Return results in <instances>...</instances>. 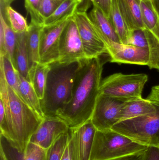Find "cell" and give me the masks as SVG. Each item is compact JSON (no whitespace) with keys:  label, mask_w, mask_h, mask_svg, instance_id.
Returning <instances> with one entry per match:
<instances>
[{"label":"cell","mask_w":159,"mask_h":160,"mask_svg":"<svg viewBox=\"0 0 159 160\" xmlns=\"http://www.w3.org/2000/svg\"><path fill=\"white\" fill-rule=\"evenodd\" d=\"M88 15L106 47L114 42L121 43L110 19L101 9L93 6Z\"/></svg>","instance_id":"9a60e30c"},{"label":"cell","mask_w":159,"mask_h":160,"mask_svg":"<svg viewBox=\"0 0 159 160\" xmlns=\"http://www.w3.org/2000/svg\"><path fill=\"white\" fill-rule=\"evenodd\" d=\"M116 1L121 15L130 32L145 29L142 20L140 0Z\"/></svg>","instance_id":"e0dca14e"},{"label":"cell","mask_w":159,"mask_h":160,"mask_svg":"<svg viewBox=\"0 0 159 160\" xmlns=\"http://www.w3.org/2000/svg\"><path fill=\"white\" fill-rule=\"evenodd\" d=\"M42 1L24 0V6L27 12L30 16L31 22L44 25V22L40 16V9Z\"/></svg>","instance_id":"f546056e"},{"label":"cell","mask_w":159,"mask_h":160,"mask_svg":"<svg viewBox=\"0 0 159 160\" xmlns=\"http://www.w3.org/2000/svg\"><path fill=\"white\" fill-rule=\"evenodd\" d=\"M146 35L150 52V60L147 66L150 69H156L159 71V42L147 30Z\"/></svg>","instance_id":"f1b7e54d"},{"label":"cell","mask_w":159,"mask_h":160,"mask_svg":"<svg viewBox=\"0 0 159 160\" xmlns=\"http://www.w3.org/2000/svg\"><path fill=\"white\" fill-rule=\"evenodd\" d=\"M64 0H42L40 9V16L44 21L50 16Z\"/></svg>","instance_id":"1f68e13d"},{"label":"cell","mask_w":159,"mask_h":160,"mask_svg":"<svg viewBox=\"0 0 159 160\" xmlns=\"http://www.w3.org/2000/svg\"><path fill=\"white\" fill-rule=\"evenodd\" d=\"M49 69V64L38 62L34 65L29 70V81L32 85L40 100L44 98Z\"/></svg>","instance_id":"ffe728a7"},{"label":"cell","mask_w":159,"mask_h":160,"mask_svg":"<svg viewBox=\"0 0 159 160\" xmlns=\"http://www.w3.org/2000/svg\"><path fill=\"white\" fill-rule=\"evenodd\" d=\"M147 99L152 102L159 103V85L152 87Z\"/></svg>","instance_id":"e575fe53"},{"label":"cell","mask_w":159,"mask_h":160,"mask_svg":"<svg viewBox=\"0 0 159 160\" xmlns=\"http://www.w3.org/2000/svg\"><path fill=\"white\" fill-rule=\"evenodd\" d=\"M93 6L98 8L107 18H109L110 10L113 0H90Z\"/></svg>","instance_id":"d6a6232c"},{"label":"cell","mask_w":159,"mask_h":160,"mask_svg":"<svg viewBox=\"0 0 159 160\" xmlns=\"http://www.w3.org/2000/svg\"><path fill=\"white\" fill-rule=\"evenodd\" d=\"M0 99L2 100L5 110L4 118L0 122L1 134L24 151L32 135L44 118L8 84L1 69Z\"/></svg>","instance_id":"7a4b0ae2"},{"label":"cell","mask_w":159,"mask_h":160,"mask_svg":"<svg viewBox=\"0 0 159 160\" xmlns=\"http://www.w3.org/2000/svg\"><path fill=\"white\" fill-rule=\"evenodd\" d=\"M78 1L80 2V4L79 7H78L77 10L87 11V9L88 8L87 5V2H86L87 0H78ZM88 1H89V2H91L90 0H88Z\"/></svg>","instance_id":"60d3db41"},{"label":"cell","mask_w":159,"mask_h":160,"mask_svg":"<svg viewBox=\"0 0 159 160\" xmlns=\"http://www.w3.org/2000/svg\"><path fill=\"white\" fill-rule=\"evenodd\" d=\"M87 59L108 54L107 47L87 11L77 10L73 16Z\"/></svg>","instance_id":"52a82bcc"},{"label":"cell","mask_w":159,"mask_h":160,"mask_svg":"<svg viewBox=\"0 0 159 160\" xmlns=\"http://www.w3.org/2000/svg\"><path fill=\"white\" fill-rule=\"evenodd\" d=\"M154 112L123 120L112 129L140 144L159 148V103Z\"/></svg>","instance_id":"5b68a950"},{"label":"cell","mask_w":159,"mask_h":160,"mask_svg":"<svg viewBox=\"0 0 159 160\" xmlns=\"http://www.w3.org/2000/svg\"><path fill=\"white\" fill-rule=\"evenodd\" d=\"M104 64L100 57L79 62L72 98L56 115L70 128H77L91 119L100 94Z\"/></svg>","instance_id":"6da1fadb"},{"label":"cell","mask_w":159,"mask_h":160,"mask_svg":"<svg viewBox=\"0 0 159 160\" xmlns=\"http://www.w3.org/2000/svg\"><path fill=\"white\" fill-rule=\"evenodd\" d=\"M70 129L58 118L45 117L32 135L30 142L47 150L60 136L69 132Z\"/></svg>","instance_id":"4fadbf2b"},{"label":"cell","mask_w":159,"mask_h":160,"mask_svg":"<svg viewBox=\"0 0 159 160\" xmlns=\"http://www.w3.org/2000/svg\"><path fill=\"white\" fill-rule=\"evenodd\" d=\"M0 69L3 72L8 84L18 94L17 72L14 68L11 59L7 54L0 56Z\"/></svg>","instance_id":"4316f807"},{"label":"cell","mask_w":159,"mask_h":160,"mask_svg":"<svg viewBox=\"0 0 159 160\" xmlns=\"http://www.w3.org/2000/svg\"><path fill=\"white\" fill-rule=\"evenodd\" d=\"M43 26L44 25L31 22L26 32V42L30 68L35 64L40 62V37Z\"/></svg>","instance_id":"d6986e66"},{"label":"cell","mask_w":159,"mask_h":160,"mask_svg":"<svg viewBox=\"0 0 159 160\" xmlns=\"http://www.w3.org/2000/svg\"><path fill=\"white\" fill-rule=\"evenodd\" d=\"M46 150L30 142L24 151L10 140L0 134V156L4 160H46Z\"/></svg>","instance_id":"5bb4252c"},{"label":"cell","mask_w":159,"mask_h":160,"mask_svg":"<svg viewBox=\"0 0 159 160\" xmlns=\"http://www.w3.org/2000/svg\"><path fill=\"white\" fill-rule=\"evenodd\" d=\"M62 160H72V149H71V142H69L68 146L65 150V153L63 155Z\"/></svg>","instance_id":"74e56055"},{"label":"cell","mask_w":159,"mask_h":160,"mask_svg":"<svg viewBox=\"0 0 159 160\" xmlns=\"http://www.w3.org/2000/svg\"><path fill=\"white\" fill-rule=\"evenodd\" d=\"M142 160H159V148L147 147L144 151Z\"/></svg>","instance_id":"836d02e7"},{"label":"cell","mask_w":159,"mask_h":160,"mask_svg":"<svg viewBox=\"0 0 159 160\" xmlns=\"http://www.w3.org/2000/svg\"><path fill=\"white\" fill-rule=\"evenodd\" d=\"M128 45L141 48H148L146 30L137 29L132 31L129 38Z\"/></svg>","instance_id":"4dcf8cb0"},{"label":"cell","mask_w":159,"mask_h":160,"mask_svg":"<svg viewBox=\"0 0 159 160\" xmlns=\"http://www.w3.org/2000/svg\"><path fill=\"white\" fill-rule=\"evenodd\" d=\"M80 3L78 0H64L56 10L44 21V25H52L74 15Z\"/></svg>","instance_id":"cb8c5ba5"},{"label":"cell","mask_w":159,"mask_h":160,"mask_svg":"<svg viewBox=\"0 0 159 160\" xmlns=\"http://www.w3.org/2000/svg\"><path fill=\"white\" fill-rule=\"evenodd\" d=\"M109 19L119 38L121 44L128 45L131 32L121 15L116 0H113Z\"/></svg>","instance_id":"603a6c76"},{"label":"cell","mask_w":159,"mask_h":160,"mask_svg":"<svg viewBox=\"0 0 159 160\" xmlns=\"http://www.w3.org/2000/svg\"><path fill=\"white\" fill-rule=\"evenodd\" d=\"M5 114V110L2 100L0 99V122L3 120Z\"/></svg>","instance_id":"ab89813d"},{"label":"cell","mask_w":159,"mask_h":160,"mask_svg":"<svg viewBox=\"0 0 159 160\" xmlns=\"http://www.w3.org/2000/svg\"><path fill=\"white\" fill-rule=\"evenodd\" d=\"M70 140V130L60 136L46 150V160H62Z\"/></svg>","instance_id":"484cf974"},{"label":"cell","mask_w":159,"mask_h":160,"mask_svg":"<svg viewBox=\"0 0 159 160\" xmlns=\"http://www.w3.org/2000/svg\"><path fill=\"white\" fill-rule=\"evenodd\" d=\"M7 54L5 47L4 31L2 24L0 22V56Z\"/></svg>","instance_id":"d590c367"},{"label":"cell","mask_w":159,"mask_h":160,"mask_svg":"<svg viewBox=\"0 0 159 160\" xmlns=\"http://www.w3.org/2000/svg\"><path fill=\"white\" fill-rule=\"evenodd\" d=\"M147 147L112 129L97 130L90 160H112L143 152Z\"/></svg>","instance_id":"277c9868"},{"label":"cell","mask_w":159,"mask_h":160,"mask_svg":"<svg viewBox=\"0 0 159 160\" xmlns=\"http://www.w3.org/2000/svg\"><path fill=\"white\" fill-rule=\"evenodd\" d=\"M143 152L112 160H142Z\"/></svg>","instance_id":"8d00e7d4"},{"label":"cell","mask_w":159,"mask_h":160,"mask_svg":"<svg viewBox=\"0 0 159 160\" xmlns=\"http://www.w3.org/2000/svg\"><path fill=\"white\" fill-rule=\"evenodd\" d=\"M0 22L2 24L4 31L5 47L7 54L11 59L13 64L14 51L16 43V34L13 32L1 13H0Z\"/></svg>","instance_id":"83f0119b"},{"label":"cell","mask_w":159,"mask_h":160,"mask_svg":"<svg viewBox=\"0 0 159 160\" xmlns=\"http://www.w3.org/2000/svg\"><path fill=\"white\" fill-rule=\"evenodd\" d=\"M79 62L49 64L44 98L40 100L44 118L57 117V113L71 100L73 86Z\"/></svg>","instance_id":"3957f363"},{"label":"cell","mask_w":159,"mask_h":160,"mask_svg":"<svg viewBox=\"0 0 159 160\" xmlns=\"http://www.w3.org/2000/svg\"><path fill=\"white\" fill-rule=\"evenodd\" d=\"M156 109V103L147 98H141L126 101L120 109L119 120L123 121L151 113Z\"/></svg>","instance_id":"2e32d148"},{"label":"cell","mask_w":159,"mask_h":160,"mask_svg":"<svg viewBox=\"0 0 159 160\" xmlns=\"http://www.w3.org/2000/svg\"><path fill=\"white\" fill-rule=\"evenodd\" d=\"M73 16L65 18L52 25H44L40 33V63L50 64L58 61L60 38Z\"/></svg>","instance_id":"30bf717a"},{"label":"cell","mask_w":159,"mask_h":160,"mask_svg":"<svg viewBox=\"0 0 159 160\" xmlns=\"http://www.w3.org/2000/svg\"><path fill=\"white\" fill-rule=\"evenodd\" d=\"M111 62L148 66L150 60L148 48H141L114 43L107 47Z\"/></svg>","instance_id":"7c38bea8"},{"label":"cell","mask_w":159,"mask_h":160,"mask_svg":"<svg viewBox=\"0 0 159 160\" xmlns=\"http://www.w3.org/2000/svg\"><path fill=\"white\" fill-rule=\"evenodd\" d=\"M5 20L16 34L22 33L28 31L29 25L27 19L17 11L8 6L3 11L0 10Z\"/></svg>","instance_id":"d4e9b609"},{"label":"cell","mask_w":159,"mask_h":160,"mask_svg":"<svg viewBox=\"0 0 159 160\" xmlns=\"http://www.w3.org/2000/svg\"><path fill=\"white\" fill-rule=\"evenodd\" d=\"M97 129L91 120L70 128L72 160H90Z\"/></svg>","instance_id":"8fae6325"},{"label":"cell","mask_w":159,"mask_h":160,"mask_svg":"<svg viewBox=\"0 0 159 160\" xmlns=\"http://www.w3.org/2000/svg\"><path fill=\"white\" fill-rule=\"evenodd\" d=\"M125 101L99 94L91 119L97 130L112 129L115 125L120 121V109Z\"/></svg>","instance_id":"9c48e42d"},{"label":"cell","mask_w":159,"mask_h":160,"mask_svg":"<svg viewBox=\"0 0 159 160\" xmlns=\"http://www.w3.org/2000/svg\"><path fill=\"white\" fill-rule=\"evenodd\" d=\"M13 65L19 74L29 81L30 67L26 42V32L16 34Z\"/></svg>","instance_id":"ac0fdd59"},{"label":"cell","mask_w":159,"mask_h":160,"mask_svg":"<svg viewBox=\"0 0 159 160\" xmlns=\"http://www.w3.org/2000/svg\"><path fill=\"white\" fill-rule=\"evenodd\" d=\"M58 48V62L61 63H71L87 59L73 16L62 33Z\"/></svg>","instance_id":"ba28073f"},{"label":"cell","mask_w":159,"mask_h":160,"mask_svg":"<svg viewBox=\"0 0 159 160\" xmlns=\"http://www.w3.org/2000/svg\"><path fill=\"white\" fill-rule=\"evenodd\" d=\"M140 1H144V0H140Z\"/></svg>","instance_id":"7bdbcfd3"},{"label":"cell","mask_w":159,"mask_h":160,"mask_svg":"<svg viewBox=\"0 0 159 160\" xmlns=\"http://www.w3.org/2000/svg\"><path fill=\"white\" fill-rule=\"evenodd\" d=\"M16 0H0V10L3 11L5 8L10 6Z\"/></svg>","instance_id":"f35d334b"},{"label":"cell","mask_w":159,"mask_h":160,"mask_svg":"<svg viewBox=\"0 0 159 160\" xmlns=\"http://www.w3.org/2000/svg\"><path fill=\"white\" fill-rule=\"evenodd\" d=\"M154 7L159 14V0H151Z\"/></svg>","instance_id":"b9f144b4"},{"label":"cell","mask_w":159,"mask_h":160,"mask_svg":"<svg viewBox=\"0 0 159 160\" xmlns=\"http://www.w3.org/2000/svg\"><path fill=\"white\" fill-rule=\"evenodd\" d=\"M17 78L18 80V95L35 112L41 117L44 118L41 109L40 99L31 83L19 74L18 72Z\"/></svg>","instance_id":"7402d4cb"},{"label":"cell","mask_w":159,"mask_h":160,"mask_svg":"<svg viewBox=\"0 0 159 160\" xmlns=\"http://www.w3.org/2000/svg\"><path fill=\"white\" fill-rule=\"evenodd\" d=\"M142 20L145 28L159 42V14L151 0L141 2Z\"/></svg>","instance_id":"44dd1931"},{"label":"cell","mask_w":159,"mask_h":160,"mask_svg":"<svg viewBox=\"0 0 159 160\" xmlns=\"http://www.w3.org/2000/svg\"><path fill=\"white\" fill-rule=\"evenodd\" d=\"M148 79L145 74H113L101 81L100 94L124 101L141 98Z\"/></svg>","instance_id":"8992f818"}]
</instances>
